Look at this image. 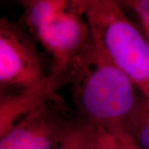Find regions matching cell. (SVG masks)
<instances>
[{"instance_id": "8fae6325", "label": "cell", "mask_w": 149, "mask_h": 149, "mask_svg": "<svg viewBox=\"0 0 149 149\" xmlns=\"http://www.w3.org/2000/svg\"><path fill=\"white\" fill-rule=\"evenodd\" d=\"M91 149H113L112 137L104 130L97 127Z\"/></svg>"}, {"instance_id": "7c38bea8", "label": "cell", "mask_w": 149, "mask_h": 149, "mask_svg": "<svg viewBox=\"0 0 149 149\" xmlns=\"http://www.w3.org/2000/svg\"><path fill=\"white\" fill-rule=\"evenodd\" d=\"M113 143V149H141L128 139V136L122 135L112 137Z\"/></svg>"}, {"instance_id": "52a82bcc", "label": "cell", "mask_w": 149, "mask_h": 149, "mask_svg": "<svg viewBox=\"0 0 149 149\" xmlns=\"http://www.w3.org/2000/svg\"><path fill=\"white\" fill-rule=\"evenodd\" d=\"M78 0H37L25 8L24 22L34 32Z\"/></svg>"}, {"instance_id": "9a60e30c", "label": "cell", "mask_w": 149, "mask_h": 149, "mask_svg": "<svg viewBox=\"0 0 149 149\" xmlns=\"http://www.w3.org/2000/svg\"><path fill=\"white\" fill-rule=\"evenodd\" d=\"M113 1H116L117 3H120L121 5H123V4L126 5V3H127V2H128V0H113Z\"/></svg>"}, {"instance_id": "9c48e42d", "label": "cell", "mask_w": 149, "mask_h": 149, "mask_svg": "<svg viewBox=\"0 0 149 149\" xmlns=\"http://www.w3.org/2000/svg\"><path fill=\"white\" fill-rule=\"evenodd\" d=\"M96 128L83 119L70 121L56 149H91Z\"/></svg>"}, {"instance_id": "7a4b0ae2", "label": "cell", "mask_w": 149, "mask_h": 149, "mask_svg": "<svg viewBox=\"0 0 149 149\" xmlns=\"http://www.w3.org/2000/svg\"><path fill=\"white\" fill-rule=\"evenodd\" d=\"M92 39L149 100V40L113 0H80Z\"/></svg>"}, {"instance_id": "5bb4252c", "label": "cell", "mask_w": 149, "mask_h": 149, "mask_svg": "<svg viewBox=\"0 0 149 149\" xmlns=\"http://www.w3.org/2000/svg\"><path fill=\"white\" fill-rule=\"evenodd\" d=\"M143 32L149 40V28H147V27H143Z\"/></svg>"}, {"instance_id": "3957f363", "label": "cell", "mask_w": 149, "mask_h": 149, "mask_svg": "<svg viewBox=\"0 0 149 149\" xmlns=\"http://www.w3.org/2000/svg\"><path fill=\"white\" fill-rule=\"evenodd\" d=\"M32 33L52 58L49 81L56 92L91 39V29L80 0Z\"/></svg>"}, {"instance_id": "5b68a950", "label": "cell", "mask_w": 149, "mask_h": 149, "mask_svg": "<svg viewBox=\"0 0 149 149\" xmlns=\"http://www.w3.org/2000/svg\"><path fill=\"white\" fill-rule=\"evenodd\" d=\"M47 103L0 137V149H56L70 121H65Z\"/></svg>"}, {"instance_id": "4fadbf2b", "label": "cell", "mask_w": 149, "mask_h": 149, "mask_svg": "<svg viewBox=\"0 0 149 149\" xmlns=\"http://www.w3.org/2000/svg\"><path fill=\"white\" fill-rule=\"evenodd\" d=\"M37 0H19V2L21 3V4L23 6L24 8H27L28 6H30L32 3H34L35 2H37Z\"/></svg>"}, {"instance_id": "277c9868", "label": "cell", "mask_w": 149, "mask_h": 149, "mask_svg": "<svg viewBox=\"0 0 149 149\" xmlns=\"http://www.w3.org/2000/svg\"><path fill=\"white\" fill-rule=\"evenodd\" d=\"M0 84L20 91L47 90L56 93L44 71L35 42L27 32L5 17L0 21Z\"/></svg>"}, {"instance_id": "8992f818", "label": "cell", "mask_w": 149, "mask_h": 149, "mask_svg": "<svg viewBox=\"0 0 149 149\" xmlns=\"http://www.w3.org/2000/svg\"><path fill=\"white\" fill-rule=\"evenodd\" d=\"M58 100L56 93L47 90L20 91L2 95L0 99V137L15 124L47 103Z\"/></svg>"}, {"instance_id": "6da1fadb", "label": "cell", "mask_w": 149, "mask_h": 149, "mask_svg": "<svg viewBox=\"0 0 149 149\" xmlns=\"http://www.w3.org/2000/svg\"><path fill=\"white\" fill-rule=\"evenodd\" d=\"M65 80L71 84L81 119L111 137L126 135L128 123L143 95L91 36Z\"/></svg>"}, {"instance_id": "ba28073f", "label": "cell", "mask_w": 149, "mask_h": 149, "mask_svg": "<svg viewBox=\"0 0 149 149\" xmlns=\"http://www.w3.org/2000/svg\"><path fill=\"white\" fill-rule=\"evenodd\" d=\"M125 133L139 148L149 149V100L143 96L129 119Z\"/></svg>"}, {"instance_id": "30bf717a", "label": "cell", "mask_w": 149, "mask_h": 149, "mask_svg": "<svg viewBox=\"0 0 149 149\" xmlns=\"http://www.w3.org/2000/svg\"><path fill=\"white\" fill-rule=\"evenodd\" d=\"M126 5L139 16L143 27L149 28V0H128Z\"/></svg>"}]
</instances>
